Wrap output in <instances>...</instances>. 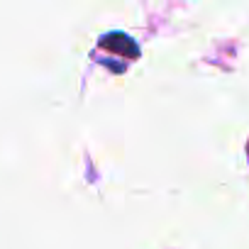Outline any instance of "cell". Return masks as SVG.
<instances>
[{
    "mask_svg": "<svg viewBox=\"0 0 249 249\" xmlns=\"http://www.w3.org/2000/svg\"><path fill=\"white\" fill-rule=\"evenodd\" d=\"M100 44H103L105 49H117V52H122L124 56H135V54H137V44H132L124 35H107Z\"/></svg>",
    "mask_w": 249,
    "mask_h": 249,
    "instance_id": "6da1fadb",
    "label": "cell"
}]
</instances>
